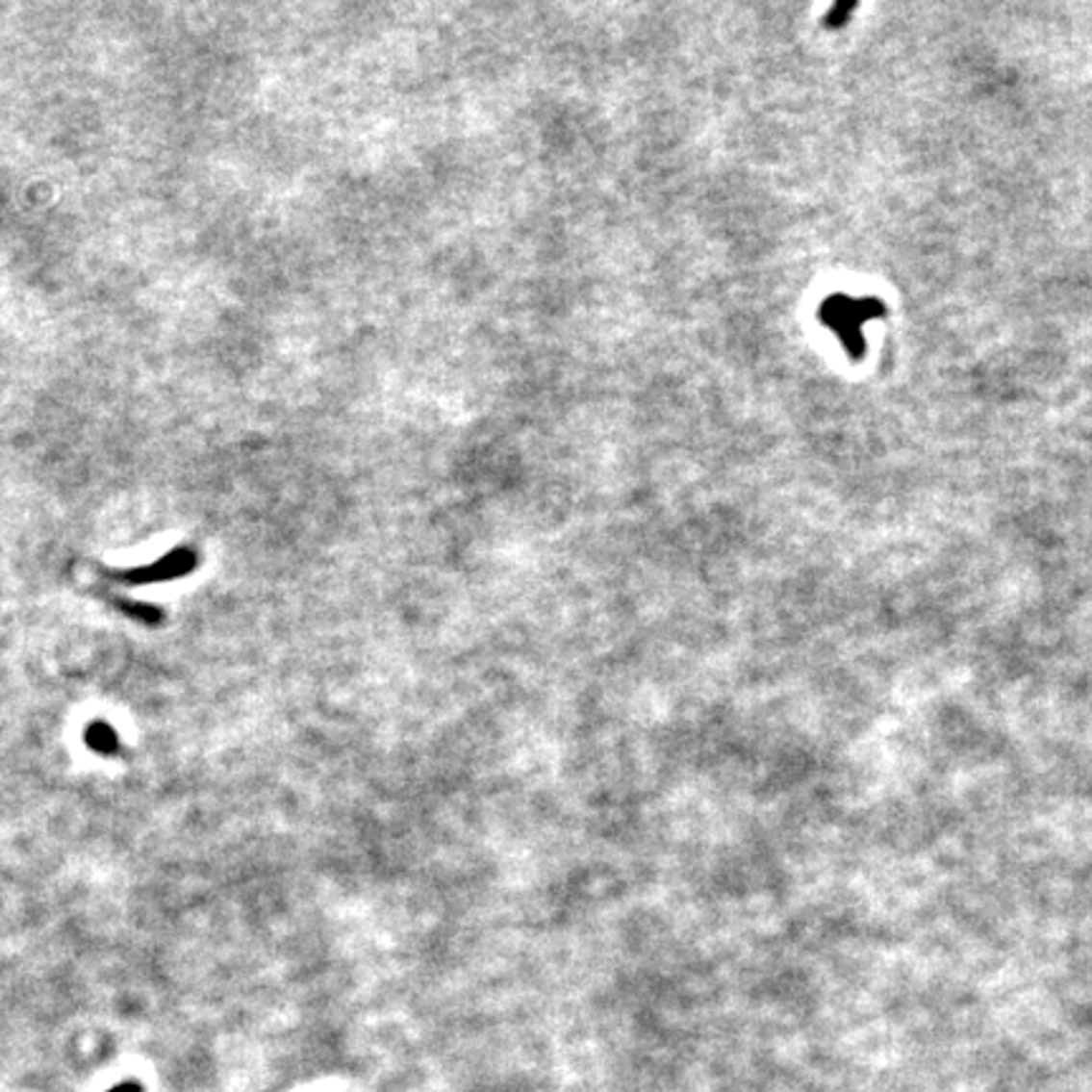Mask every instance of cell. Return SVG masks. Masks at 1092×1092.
<instances>
[{
    "mask_svg": "<svg viewBox=\"0 0 1092 1092\" xmlns=\"http://www.w3.org/2000/svg\"><path fill=\"white\" fill-rule=\"evenodd\" d=\"M195 567H197L195 551H192L190 546H177V549H172L170 554L155 559L152 564L132 567V570H124V571H112V577L119 579V582L124 584H132V587H142V584L170 582V579L185 577V574H190Z\"/></svg>",
    "mask_w": 1092,
    "mask_h": 1092,
    "instance_id": "cell-1",
    "label": "cell"
},
{
    "mask_svg": "<svg viewBox=\"0 0 1092 1092\" xmlns=\"http://www.w3.org/2000/svg\"><path fill=\"white\" fill-rule=\"evenodd\" d=\"M84 739H87V747L91 751L102 753V756H114L122 749V741H119L116 731L107 721H91L87 726V733H84Z\"/></svg>",
    "mask_w": 1092,
    "mask_h": 1092,
    "instance_id": "cell-2",
    "label": "cell"
},
{
    "mask_svg": "<svg viewBox=\"0 0 1092 1092\" xmlns=\"http://www.w3.org/2000/svg\"><path fill=\"white\" fill-rule=\"evenodd\" d=\"M116 610L129 615L137 622L144 624H160L165 620V612L157 604H144V602H127V599H116Z\"/></svg>",
    "mask_w": 1092,
    "mask_h": 1092,
    "instance_id": "cell-3",
    "label": "cell"
},
{
    "mask_svg": "<svg viewBox=\"0 0 1092 1092\" xmlns=\"http://www.w3.org/2000/svg\"><path fill=\"white\" fill-rule=\"evenodd\" d=\"M109 1092H144V1090H142V1087H140V1085H137V1082H122V1085L112 1087V1090H109Z\"/></svg>",
    "mask_w": 1092,
    "mask_h": 1092,
    "instance_id": "cell-4",
    "label": "cell"
}]
</instances>
